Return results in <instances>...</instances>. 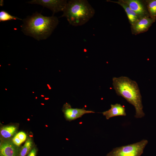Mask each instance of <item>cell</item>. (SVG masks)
I'll return each mask as SVG.
<instances>
[{"mask_svg": "<svg viewBox=\"0 0 156 156\" xmlns=\"http://www.w3.org/2000/svg\"><path fill=\"white\" fill-rule=\"evenodd\" d=\"M140 18L150 17L144 0H123Z\"/></svg>", "mask_w": 156, "mask_h": 156, "instance_id": "9c48e42d", "label": "cell"}, {"mask_svg": "<svg viewBox=\"0 0 156 156\" xmlns=\"http://www.w3.org/2000/svg\"><path fill=\"white\" fill-rule=\"evenodd\" d=\"M150 17L156 18V0H144Z\"/></svg>", "mask_w": 156, "mask_h": 156, "instance_id": "5bb4252c", "label": "cell"}, {"mask_svg": "<svg viewBox=\"0 0 156 156\" xmlns=\"http://www.w3.org/2000/svg\"><path fill=\"white\" fill-rule=\"evenodd\" d=\"M147 140L114 148L106 156H141L147 144Z\"/></svg>", "mask_w": 156, "mask_h": 156, "instance_id": "277c9868", "label": "cell"}, {"mask_svg": "<svg viewBox=\"0 0 156 156\" xmlns=\"http://www.w3.org/2000/svg\"><path fill=\"white\" fill-rule=\"evenodd\" d=\"M38 151L37 148L34 145L26 156H36Z\"/></svg>", "mask_w": 156, "mask_h": 156, "instance_id": "e0dca14e", "label": "cell"}, {"mask_svg": "<svg viewBox=\"0 0 156 156\" xmlns=\"http://www.w3.org/2000/svg\"><path fill=\"white\" fill-rule=\"evenodd\" d=\"M112 81L114 88L117 95L122 97L135 107V117H143L145 114L143 110L142 96L137 82L123 76L114 77Z\"/></svg>", "mask_w": 156, "mask_h": 156, "instance_id": "7a4b0ae2", "label": "cell"}, {"mask_svg": "<svg viewBox=\"0 0 156 156\" xmlns=\"http://www.w3.org/2000/svg\"><path fill=\"white\" fill-rule=\"evenodd\" d=\"M62 111L66 120L69 121L81 118L85 114L95 113L92 111L86 110L84 108H72L71 105L67 103L63 105Z\"/></svg>", "mask_w": 156, "mask_h": 156, "instance_id": "8992f818", "label": "cell"}, {"mask_svg": "<svg viewBox=\"0 0 156 156\" xmlns=\"http://www.w3.org/2000/svg\"><path fill=\"white\" fill-rule=\"evenodd\" d=\"M21 147L14 144L12 140H4L0 145V156H19Z\"/></svg>", "mask_w": 156, "mask_h": 156, "instance_id": "ba28073f", "label": "cell"}, {"mask_svg": "<svg viewBox=\"0 0 156 156\" xmlns=\"http://www.w3.org/2000/svg\"><path fill=\"white\" fill-rule=\"evenodd\" d=\"M34 146L31 138L28 137L24 145L21 147L19 156H26Z\"/></svg>", "mask_w": 156, "mask_h": 156, "instance_id": "4fadbf2b", "label": "cell"}, {"mask_svg": "<svg viewBox=\"0 0 156 156\" xmlns=\"http://www.w3.org/2000/svg\"><path fill=\"white\" fill-rule=\"evenodd\" d=\"M27 136L26 133L21 131L15 134L12 140V141L16 145L19 146L27 139Z\"/></svg>", "mask_w": 156, "mask_h": 156, "instance_id": "9a60e30c", "label": "cell"}, {"mask_svg": "<svg viewBox=\"0 0 156 156\" xmlns=\"http://www.w3.org/2000/svg\"><path fill=\"white\" fill-rule=\"evenodd\" d=\"M20 20L21 19L12 16L8 12L4 10H1L0 12V22H4L12 20Z\"/></svg>", "mask_w": 156, "mask_h": 156, "instance_id": "2e32d148", "label": "cell"}, {"mask_svg": "<svg viewBox=\"0 0 156 156\" xmlns=\"http://www.w3.org/2000/svg\"><path fill=\"white\" fill-rule=\"evenodd\" d=\"M22 20L21 27L24 34L38 41L48 38L59 23L57 18L54 15L46 16L37 12Z\"/></svg>", "mask_w": 156, "mask_h": 156, "instance_id": "6da1fadb", "label": "cell"}, {"mask_svg": "<svg viewBox=\"0 0 156 156\" xmlns=\"http://www.w3.org/2000/svg\"><path fill=\"white\" fill-rule=\"evenodd\" d=\"M106 1L107 2L116 3L121 6L125 11L129 22L131 25L134 24L140 18V17L133 11L128 5L123 1V0H119L118 1H114L108 0Z\"/></svg>", "mask_w": 156, "mask_h": 156, "instance_id": "8fae6325", "label": "cell"}, {"mask_svg": "<svg viewBox=\"0 0 156 156\" xmlns=\"http://www.w3.org/2000/svg\"><path fill=\"white\" fill-rule=\"evenodd\" d=\"M61 17H65L69 23L74 26L82 25L94 15V9L86 0L68 1Z\"/></svg>", "mask_w": 156, "mask_h": 156, "instance_id": "3957f363", "label": "cell"}, {"mask_svg": "<svg viewBox=\"0 0 156 156\" xmlns=\"http://www.w3.org/2000/svg\"><path fill=\"white\" fill-rule=\"evenodd\" d=\"M156 20L150 16L140 18L131 25L132 34L136 35L146 31Z\"/></svg>", "mask_w": 156, "mask_h": 156, "instance_id": "52a82bcc", "label": "cell"}, {"mask_svg": "<svg viewBox=\"0 0 156 156\" xmlns=\"http://www.w3.org/2000/svg\"><path fill=\"white\" fill-rule=\"evenodd\" d=\"M68 1L66 0H32L27 2L28 3L39 5L51 10L53 15L63 11Z\"/></svg>", "mask_w": 156, "mask_h": 156, "instance_id": "5b68a950", "label": "cell"}, {"mask_svg": "<svg viewBox=\"0 0 156 156\" xmlns=\"http://www.w3.org/2000/svg\"><path fill=\"white\" fill-rule=\"evenodd\" d=\"M17 126L14 125L3 126L1 127L0 135L4 140H8L12 137L16 132Z\"/></svg>", "mask_w": 156, "mask_h": 156, "instance_id": "7c38bea8", "label": "cell"}, {"mask_svg": "<svg viewBox=\"0 0 156 156\" xmlns=\"http://www.w3.org/2000/svg\"><path fill=\"white\" fill-rule=\"evenodd\" d=\"M111 108L108 110L102 113L107 119L116 116H126L125 108L120 104H111Z\"/></svg>", "mask_w": 156, "mask_h": 156, "instance_id": "30bf717a", "label": "cell"}]
</instances>
